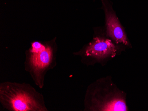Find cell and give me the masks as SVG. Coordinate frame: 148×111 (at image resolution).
Segmentation results:
<instances>
[{
	"label": "cell",
	"instance_id": "obj_3",
	"mask_svg": "<svg viewBox=\"0 0 148 111\" xmlns=\"http://www.w3.org/2000/svg\"><path fill=\"white\" fill-rule=\"evenodd\" d=\"M105 12L106 35L116 44L130 45L123 28L113 10L108 0H101Z\"/></svg>",
	"mask_w": 148,
	"mask_h": 111
},
{
	"label": "cell",
	"instance_id": "obj_4",
	"mask_svg": "<svg viewBox=\"0 0 148 111\" xmlns=\"http://www.w3.org/2000/svg\"><path fill=\"white\" fill-rule=\"evenodd\" d=\"M115 44L109 38L95 37L86 48L85 55L99 61L113 58L118 51Z\"/></svg>",
	"mask_w": 148,
	"mask_h": 111
},
{
	"label": "cell",
	"instance_id": "obj_1",
	"mask_svg": "<svg viewBox=\"0 0 148 111\" xmlns=\"http://www.w3.org/2000/svg\"><path fill=\"white\" fill-rule=\"evenodd\" d=\"M0 99L3 106L10 111H47L34 93L21 85L12 83L1 84Z\"/></svg>",
	"mask_w": 148,
	"mask_h": 111
},
{
	"label": "cell",
	"instance_id": "obj_2",
	"mask_svg": "<svg viewBox=\"0 0 148 111\" xmlns=\"http://www.w3.org/2000/svg\"><path fill=\"white\" fill-rule=\"evenodd\" d=\"M53 50L51 47L39 42L32 44L28 63L37 80L41 79L42 74L51 64Z\"/></svg>",
	"mask_w": 148,
	"mask_h": 111
}]
</instances>
